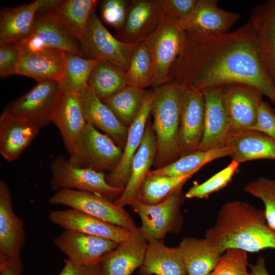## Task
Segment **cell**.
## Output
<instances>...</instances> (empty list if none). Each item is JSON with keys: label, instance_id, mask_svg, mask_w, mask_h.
<instances>
[{"label": "cell", "instance_id": "1", "mask_svg": "<svg viewBox=\"0 0 275 275\" xmlns=\"http://www.w3.org/2000/svg\"><path fill=\"white\" fill-rule=\"evenodd\" d=\"M168 82L201 91L245 84L257 89L275 106V87L262 66L249 21L224 34L184 31L182 50L171 67Z\"/></svg>", "mask_w": 275, "mask_h": 275}, {"label": "cell", "instance_id": "2", "mask_svg": "<svg viewBox=\"0 0 275 275\" xmlns=\"http://www.w3.org/2000/svg\"><path fill=\"white\" fill-rule=\"evenodd\" d=\"M205 238L221 255L228 249L248 253L275 249V231L268 226L264 210L241 201L228 202L222 206Z\"/></svg>", "mask_w": 275, "mask_h": 275}, {"label": "cell", "instance_id": "3", "mask_svg": "<svg viewBox=\"0 0 275 275\" xmlns=\"http://www.w3.org/2000/svg\"><path fill=\"white\" fill-rule=\"evenodd\" d=\"M184 93V88L174 82L153 89L151 114L156 142L155 169L164 167L181 156L178 137Z\"/></svg>", "mask_w": 275, "mask_h": 275}, {"label": "cell", "instance_id": "4", "mask_svg": "<svg viewBox=\"0 0 275 275\" xmlns=\"http://www.w3.org/2000/svg\"><path fill=\"white\" fill-rule=\"evenodd\" d=\"M123 149L106 134L86 123L68 159L73 167L106 174L118 164Z\"/></svg>", "mask_w": 275, "mask_h": 275}, {"label": "cell", "instance_id": "5", "mask_svg": "<svg viewBox=\"0 0 275 275\" xmlns=\"http://www.w3.org/2000/svg\"><path fill=\"white\" fill-rule=\"evenodd\" d=\"M182 188L157 204L146 205L135 200L129 205L140 216L142 225L139 229L148 242L163 241L167 234L181 231L184 218L180 207L185 198Z\"/></svg>", "mask_w": 275, "mask_h": 275}, {"label": "cell", "instance_id": "6", "mask_svg": "<svg viewBox=\"0 0 275 275\" xmlns=\"http://www.w3.org/2000/svg\"><path fill=\"white\" fill-rule=\"evenodd\" d=\"M63 94L57 81L37 82L30 90L7 104L3 111L39 130L52 122Z\"/></svg>", "mask_w": 275, "mask_h": 275}, {"label": "cell", "instance_id": "7", "mask_svg": "<svg viewBox=\"0 0 275 275\" xmlns=\"http://www.w3.org/2000/svg\"><path fill=\"white\" fill-rule=\"evenodd\" d=\"M184 34L179 23L165 15L158 26L144 41L153 61L154 75L151 86L153 89L168 82L171 67L181 51Z\"/></svg>", "mask_w": 275, "mask_h": 275}, {"label": "cell", "instance_id": "8", "mask_svg": "<svg viewBox=\"0 0 275 275\" xmlns=\"http://www.w3.org/2000/svg\"><path fill=\"white\" fill-rule=\"evenodd\" d=\"M50 169L51 173L50 187L56 191L64 188H76L114 201L124 189L108 185L105 180L106 174L90 169L73 167L68 159L62 155L53 158Z\"/></svg>", "mask_w": 275, "mask_h": 275}, {"label": "cell", "instance_id": "9", "mask_svg": "<svg viewBox=\"0 0 275 275\" xmlns=\"http://www.w3.org/2000/svg\"><path fill=\"white\" fill-rule=\"evenodd\" d=\"M49 202L68 206L129 231L137 228L132 217L124 207L93 193L73 189H61L49 198Z\"/></svg>", "mask_w": 275, "mask_h": 275}, {"label": "cell", "instance_id": "10", "mask_svg": "<svg viewBox=\"0 0 275 275\" xmlns=\"http://www.w3.org/2000/svg\"><path fill=\"white\" fill-rule=\"evenodd\" d=\"M85 58L106 60L128 69L132 51L136 44L125 43L112 35L95 11L89 19L85 33L79 41Z\"/></svg>", "mask_w": 275, "mask_h": 275}, {"label": "cell", "instance_id": "11", "mask_svg": "<svg viewBox=\"0 0 275 275\" xmlns=\"http://www.w3.org/2000/svg\"><path fill=\"white\" fill-rule=\"evenodd\" d=\"M263 95L245 84L223 87L222 97L232 132L251 130L256 124Z\"/></svg>", "mask_w": 275, "mask_h": 275}, {"label": "cell", "instance_id": "12", "mask_svg": "<svg viewBox=\"0 0 275 275\" xmlns=\"http://www.w3.org/2000/svg\"><path fill=\"white\" fill-rule=\"evenodd\" d=\"M164 16L162 0L131 1L124 24L117 31L115 37L130 44L144 41Z\"/></svg>", "mask_w": 275, "mask_h": 275}, {"label": "cell", "instance_id": "13", "mask_svg": "<svg viewBox=\"0 0 275 275\" xmlns=\"http://www.w3.org/2000/svg\"><path fill=\"white\" fill-rule=\"evenodd\" d=\"M17 45L19 47L30 50L58 49L85 58L79 42L66 32L50 12H37L31 34Z\"/></svg>", "mask_w": 275, "mask_h": 275}, {"label": "cell", "instance_id": "14", "mask_svg": "<svg viewBox=\"0 0 275 275\" xmlns=\"http://www.w3.org/2000/svg\"><path fill=\"white\" fill-rule=\"evenodd\" d=\"M205 110L202 92L184 88L178 137L181 156L197 150L204 133Z\"/></svg>", "mask_w": 275, "mask_h": 275}, {"label": "cell", "instance_id": "15", "mask_svg": "<svg viewBox=\"0 0 275 275\" xmlns=\"http://www.w3.org/2000/svg\"><path fill=\"white\" fill-rule=\"evenodd\" d=\"M249 22L262 66L275 87V0L255 6Z\"/></svg>", "mask_w": 275, "mask_h": 275}, {"label": "cell", "instance_id": "16", "mask_svg": "<svg viewBox=\"0 0 275 275\" xmlns=\"http://www.w3.org/2000/svg\"><path fill=\"white\" fill-rule=\"evenodd\" d=\"M54 244L73 263L85 265L100 261L118 243L79 231L65 230L53 239Z\"/></svg>", "mask_w": 275, "mask_h": 275}, {"label": "cell", "instance_id": "17", "mask_svg": "<svg viewBox=\"0 0 275 275\" xmlns=\"http://www.w3.org/2000/svg\"><path fill=\"white\" fill-rule=\"evenodd\" d=\"M22 221L13 210L7 182L0 180V264L20 256L26 241Z\"/></svg>", "mask_w": 275, "mask_h": 275}, {"label": "cell", "instance_id": "18", "mask_svg": "<svg viewBox=\"0 0 275 275\" xmlns=\"http://www.w3.org/2000/svg\"><path fill=\"white\" fill-rule=\"evenodd\" d=\"M148 245L139 228L130 231L125 240L101 257L102 275H131L142 265Z\"/></svg>", "mask_w": 275, "mask_h": 275}, {"label": "cell", "instance_id": "19", "mask_svg": "<svg viewBox=\"0 0 275 275\" xmlns=\"http://www.w3.org/2000/svg\"><path fill=\"white\" fill-rule=\"evenodd\" d=\"M18 48L16 74L33 78L37 82L60 80L65 68V51L55 48L30 50L19 46Z\"/></svg>", "mask_w": 275, "mask_h": 275}, {"label": "cell", "instance_id": "20", "mask_svg": "<svg viewBox=\"0 0 275 275\" xmlns=\"http://www.w3.org/2000/svg\"><path fill=\"white\" fill-rule=\"evenodd\" d=\"M223 87H216L202 91L205 104L204 130L197 150L205 151L225 146L232 132L223 103Z\"/></svg>", "mask_w": 275, "mask_h": 275}, {"label": "cell", "instance_id": "21", "mask_svg": "<svg viewBox=\"0 0 275 275\" xmlns=\"http://www.w3.org/2000/svg\"><path fill=\"white\" fill-rule=\"evenodd\" d=\"M48 218L65 230H71L98 236L118 243L125 240L130 231L76 209L53 210Z\"/></svg>", "mask_w": 275, "mask_h": 275}, {"label": "cell", "instance_id": "22", "mask_svg": "<svg viewBox=\"0 0 275 275\" xmlns=\"http://www.w3.org/2000/svg\"><path fill=\"white\" fill-rule=\"evenodd\" d=\"M218 3L217 0H197L190 14L179 22L181 28L208 34L229 32L240 19V15L221 8Z\"/></svg>", "mask_w": 275, "mask_h": 275}, {"label": "cell", "instance_id": "23", "mask_svg": "<svg viewBox=\"0 0 275 275\" xmlns=\"http://www.w3.org/2000/svg\"><path fill=\"white\" fill-rule=\"evenodd\" d=\"M153 99V90L148 92L139 114L128 128L126 143L118 164L105 175V180L111 186L124 188L128 181L131 162L142 142L146 124L150 118Z\"/></svg>", "mask_w": 275, "mask_h": 275}, {"label": "cell", "instance_id": "24", "mask_svg": "<svg viewBox=\"0 0 275 275\" xmlns=\"http://www.w3.org/2000/svg\"><path fill=\"white\" fill-rule=\"evenodd\" d=\"M156 155V138L149 118L141 144L131 162L128 181L122 193L113 202L115 205L124 207L137 199L141 186L151 171Z\"/></svg>", "mask_w": 275, "mask_h": 275}, {"label": "cell", "instance_id": "25", "mask_svg": "<svg viewBox=\"0 0 275 275\" xmlns=\"http://www.w3.org/2000/svg\"><path fill=\"white\" fill-rule=\"evenodd\" d=\"M87 123L101 130L123 149L128 128L123 125L110 108L88 86L79 95Z\"/></svg>", "mask_w": 275, "mask_h": 275}, {"label": "cell", "instance_id": "26", "mask_svg": "<svg viewBox=\"0 0 275 275\" xmlns=\"http://www.w3.org/2000/svg\"><path fill=\"white\" fill-rule=\"evenodd\" d=\"M39 129L3 111L0 116V153L7 161L17 159L31 144Z\"/></svg>", "mask_w": 275, "mask_h": 275}, {"label": "cell", "instance_id": "27", "mask_svg": "<svg viewBox=\"0 0 275 275\" xmlns=\"http://www.w3.org/2000/svg\"><path fill=\"white\" fill-rule=\"evenodd\" d=\"M225 145L233 148L234 152L230 157L239 164L256 159L275 160V141L258 131L232 132Z\"/></svg>", "mask_w": 275, "mask_h": 275}, {"label": "cell", "instance_id": "28", "mask_svg": "<svg viewBox=\"0 0 275 275\" xmlns=\"http://www.w3.org/2000/svg\"><path fill=\"white\" fill-rule=\"evenodd\" d=\"M38 0L0 11V42L18 44L31 34L38 9Z\"/></svg>", "mask_w": 275, "mask_h": 275}, {"label": "cell", "instance_id": "29", "mask_svg": "<svg viewBox=\"0 0 275 275\" xmlns=\"http://www.w3.org/2000/svg\"><path fill=\"white\" fill-rule=\"evenodd\" d=\"M52 122L59 130L66 150L72 154L76 140L87 123L79 95L63 94Z\"/></svg>", "mask_w": 275, "mask_h": 275}, {"label": "cell", "instance_id": "30", "mask_svg": "<svg viewBox=\"0 0 275 275\" xmlns=\"http://www.w3.org/2000/svg\"><path fill=\"white\" fill-rule=\"evenodd\" d=\"M140 275H187L179 247H169L163 241L148 242Z\"/></svg>", "mask_w": 275, "mask_h": 275}, {"label": "cell", "instance_id": "31", "mask_svg": "<svg viewBox=\"0 0 275 275\" xmlns=\"http://www.w3.org/2000/svg\"><path fill=\"white\" fill-rule=\"evenodd\" d=\"M100 2L95 0H60L49 12L79 42L85 33L92 13Z\"/></svg>", "mask_w": 275, "mask_h": 275}, {"label": "cell", "instance_id": "32", "mask_svg": "<svg viewBox=\"0 0 275 275\" xmlns=\"http://www.w3.org/2000/svg\"><path fill=\"white\" fill-rule=\"evenodd\" d=\"M180 250L187 275H208L215 267L221 254L205 239L183 238Z\"/></svg>", "mask_w": 275, "mask_h": 275}, {"label": "cell", "instance_id": "33", "mask_svg": "<svg viewBox=\"0 0 275 275\" xmlns=\"http://www.w3.org/2000/svg\"><path fill=\"white\" fill-rule=\"evenodd\" d=\"M127 85L126 71L106 60L97 61L88 81V86L102 102L117 94Z\"/></svg>", "mask_w": 275, "mask_h": 275}, {"label": "cell", "instance_id": "34", "mask_svg": "<svg viewBox=\"0 0 275 275\" xmlns=\"http://www.w3.org/2000/svg\"><path fill=\"white\" fill-rule=\"evenodd\" d=\"M234 149L230 146H223L205 151L196 150L183 155L174 162L149 173L170 177H180L197 172L206 164L218 158L231 156Z\"/></svg>", "mask_w": 275, "mask_h": 275}, {"label": "cell", "instance_id": "35", "mask_svg": "<svg viewBox=\"0 0 275 275\" xmlns=\"http://www.w3.org/2000/svg\"><path fill=\"white\" fill-rule=\"evenodd\" d=\"M197 172L180 177L148 173L139 190L137 199L143 204H158L171 196Z\"/></svg>", "mask_w": 275, "mask_h": 275}, {"label": "cell", "instance_id": "36", "mask_svg": "<svg viewBox=\"0 0 275 275\" xmlns=\"http://www.w3.org/2000/svg\"><path fill=\"white\" fill-rule=\"evenodd\" d=\"M148 92L145 89L127 85L103 102L123 125L129 128L139 114Z\"/></svg>", "mask_w": 275, "mask_h": 275}, {"label": "cell", "instance_id": "37", "mask_svg": "<svg viewBox=\"0 0 275 275\" xmlns=\"http://www.w3.org/2000/svg\"><path fill=\"white\" fill-rule=\"evenodd\" d=\"M66 65L58 81L63 94L80 95L88 87L90 74L98 60L89 59L74 53L65 51Z\"/></svg>", "mask_w": 275, "mask_h": 275}, {"label": "cell", "instance_id": "38", "mask_svg": "<svg viewBox=\"0 0 275 275\" xmlns=\"http://www.w3.org/2000/svg\"><path fill=\"white\" fill-rule=\"evenodd\" d=\"M154 64L151 52L144 41L135 45L126 71L128 85L145 89L151 86Z\"/></svg>", "mask_w": 275, "mask_h": 275}, {"label": "cell", "instance_id": "39", "mask_svg": "<svg viewBox=\"0 0 275 275\" xmlns=\"http://www.w3.org/2000/svg\"><path fill=\"white\" fill-rule=\"evenodd\" d=\"M243 190L263 202L267 224L275 231V179L259 177L247 183Z\"/></svg>", "mask_w": 275, "mask_h": 275}, {"label": "cell", "instance_id": "40", "mask_svg": "<svg viewBox=\"0 0 275 275\" xmlns=\"http://www.w3.org/2000/svg\"><path fill=\"white\" fill-rule=\"evenodd\" d=\"M239 163L232 160L225 168L201 184H194L185 193V198L204 199L225 187L238 170Z\"/></svg>", "mask_w": 275, "mask_h": 275}, {"label": "cell", "instance_id": "41", "mask_svg": "<svg viewBox=\"0 0 275 275\" xmlns=\"http://www.w3.org/2000/svg\"><path fill=\"white\" fill-rule=\"evenodd\" d=\"M249 265L246 251L228 249L221 255L208 275H251L248 271Z\"/></svg>", "mask_w": 275, "mask_h": 275}, {"label": "cell", "instance_id": "42", "mask_svg": "<svg viewBox=\"0 0 275 275\" xmlns=\"http://www.w3.org/2000/svg\"><path fill=\"white\" fill-rule=\"evenodd\" d=\"M131 1L104 0L100 1L103 20L117 31L123 26Z\"/></svg>", "mask_w": 275, "mask_h": 275}, {"label": "cell", "instance_id": "43", "mask_svg": "<svg viewBox=\"0 0 275 275\" xmlns=\"http://www.w3.org/2000/svg\"><path fill=\"white\" fill-rule=\"evenodd\" d=\"M19 58L17 44L0 42V77L5 78L16 74Z\"/></svg>", "mask_w": 275, "mask_h": 275}, {"label": "cell", "instance_id": "44", "mask_svg": "<svg viewBox=\"0 0 275 275\" xmlns=\"http://www.w3.org/2000/svg\"><path fill=\"white\" fill-rule=\"evenodd\" d=\"M251 130L264 133L275 141V112L263 100L259 107L256 124Z\"/></svg>", "mask_w": 275, "mask_h": 275}, {"label": "cell", "instance_id": "45", "mask_svg": "<svg viewBox=\"0 0 275 275\" xmlns=\"http://www.w3.org/2000/svg\"><path fill=\"white\" fill-rule=\"evenodd\" d=\"M197 0H162L164 14L179 23L191 13Z\"/></svg>", "mask_w": 275, "mask_h": 275}, {"label": "cell", "instance_id": "46", "mask_svg": "<svg viewBox=\"0 0 275 275\" xmlns=\"http://www.w3.org/2000/svg\"><path fill=\"white\" fill-rule=\"evenodd\" d=\"M58 275H102L100 262L77 264L69 259Z\"/></svg>", "mask_w": 275, "mask_h": 275}, {"label": "cell", "instance_id": "47", "mask_svg": "<svg viewBox=\"0 0 275 275\" xmlns=\"http://www.w3.org/2000/svg\"><path fill=\"white\" fill-rule=\"evenodd\" d=\"M23 269V261L20 256L0 264V275H21Z\"/></svg>", "mask_w": 275, "mask_h": 275}, {"label": "cell", "instance_id": "48", "mask_svg": "<svg viewBox=\"0 0 275 275\" xmlns=\"http://www.w3.org/2000/svg\"><path fill=\"white\" fill-rule=\"evenodd\" d=\"M250 267L251 275H270L266 268L265 259L262 256H259L255 264Z\"/></svg>", "mask_w": 275, "mask_h": 275}, {"label": "cell", "instance_id": "49", "mask_svg": "<svg viewBox=\"0 0 275 275\" xmlns=\"http://www.w3.org/2000/svg\"><path fill=\"white\" fill-rule=\"evenodd\" d=\"M38 9L37 12H49L60 1V0H38Z\"/></svg>", "mask_w": 275, "mask_h": 275}]
</instances>
